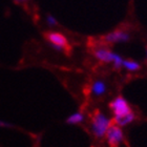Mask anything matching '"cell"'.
Here are the masks:
<instances>
[{"instance_id":"obj_1","label":"cell","mask_w":147,"mask_h":147,"mask_svg":"<svg viewBox=\"0 0 147 147\" xmlns=\"http://www.w3.org/2000/svg\"><path fill=\"white\" fill-rule=\"evenodd\" d=\"M111 121L104 113H97L92 121V131L96 138H103L109 128Z\"/></svg>"},{"instance_id":"obj_2","label":"cell","mask_w":147,"mask_h":147,"mask_svg":"<svg viewBox=\"0 0 147 147\" xmlns=\"http://www.w3.org/2000/svg\"><path fill=\"white\" fill-rule=\"evenodd\" d=\"M95 57L98 60L105 63H113L116 68L122 67L123 59L122 57L116 53L111 52L107 49H97L95 51Z\"/></svg>"},{"instance_id":"obj_3","label":"cell","mask_w":147,"mask_h":147,"mask_svg":"<svg viewBox=\"0 0 147 147\" xmlns=\"http://www.w3.org/2000/svg\"><path fill=\"white\" fill-rule=\"evenodd\" d=\"M110 108L113 110L115 119L116 118H121V117H124L126 115H128V113H132L127 101L122 97H118V98L115 99L110 103Z\"/></svg>"},{"instance_id":"obj_4","label":"cell","mask_w":147,"mask_h":147,"mask_svg":"<svg viewBox=\"0 0 147 147\" xmlns=\"http://www.w3.org/2000/svg\"><path fill=\"white\" fill-rule=\"evenodd\" d=\"M45 37L47 41L49 42V44H51V46L56 51L61 52L65 49V46L67 45V39L61 33L49 32V33H46Z\"/></svg>"},{"instance_id":"obj_5","label":"cell","mask_w":147,"mask_h":147,"mask_svg":"<svg viewBox=\"0 0 147 147\" xmlns=\"http://www.w3.org/2000/svg\"><path fill=\"white\" fill-rule=\"evenodd\" d=\"M106 137H107L108 143L113 147L121 144L123 142V139H124L122 129L118 125H110L106 131Z\"/></svg>"},{"instance_id":"obj_6","label":"cell","mask_w":147,"mask_h":147,"mask_svg":"<svg viewBox=\"0 0 147 147\" xmlns=\"http://www.w3.org/2000/svg\"><path fill=\"white\" fill-rule=\"evenodd\" d=\"M130 39V35L125 31H115L105 36V41L109 43L127 42Z\"/></svg>"},{"instance_id":"obj_7","label":"cell","mask_w":147,"mask_h":147,"mask_svg":"<svg viewBox=\"0 0 147 147\" xmlns=\"http://www.w3.org/2000/svg\"><path fill=\"white\" fill-rule=\"evenodd\" d=\"M106 92V84L101 80H97L92 83V95L96 97H100V96L104 95Z\"/></svg>"},{"instance_id":"obj_8","label":"cell","mask_w":147,"mask_h":147,"mask_svg":"<svg viewBox=\"0 0 147 147\" xmlns=\"http://www.w3.org/2000/svg\"><path fill=\"white\" fill-rule=\"evenodd\" d=\"M134 120H135V115H134V113H130L124 117H121V118H116L115 123H116V125L122 127V126H126L130 124Z\"/></svg>"},{"instance_id":"obj_9","label":"cell","mask_w":147,"mask_h":147,"mask_svg":"<svg viewBox=\"0 0 147 147\" xmlns=\"http://www.w3.org/2000/svg\"><path fill=\"white\" fill-rule=\"evenodd\" d=\"M84 121V115L82 113H71V116L66 119V123L67 124H71V125H75V124H79V123L83 122Z\"/></svg>"},{"instance_id":"obj_10","label":"cell","mask_w":147,"mask_h":147,"mask_svg":"<svg viewBox=\"0 0 147 147\" xmlns=\"http://www.w3.org/2000/svg\"><path fill=\"white\" fill-rule=\"evenodd\" d=\"M122 67L126 68L129 71H137L140 69V64L132 60H123Z\"/></svg>"},{"instance_id":"obj_11","label":"cell","mask_w":147,"mask_h":147,"mask_svg":"<svg viewBox=\"0 0 147 147\" xmlns=\"http://www.w3.org/2000/svg\"><path fill=\"white\" fill-rule=\"evenodd\" d=\"M46 23H47L49 26H56V25H58V21H57V19L52 15L46 16Z\"/></svg>"},{"instance_id":"obj_12","label":"cell","mask_w":147,"mask_h":147,"mask_svg":"<svg viewBox=\"0 0 147 147\" xmlns=\"http://www.w3.org/2000/svg\"><path fill=\"white\" fill-rule=\"evenodd\" d=\"M0 127L1 128H11V127H13V124H11V123L9 122H5V121H2V120H0Z\"/></svg>"},{"instance_id":"obj_13","label":"cell","mask_w":147,"mask_h":147,"mask_svg":"<svg viewBox=\"0 0 147 147\" xmlns=\"http://www.w3.org/2000/svg\"><path fill=\"white\" fill-rule=\"evenodd\" d=\"M16 3H24V2H28V0H14Z\"/></svg>"},{"instance_id":"obj_14","label":"cell","mask_w":147,"mask_h":147,"mask_svg":"<svg viewBox=\"0 0 147 147\" xmlns=\"http://www.w3.org/2000/svg\"><path fill=\"white\" fill-rule=\"evenodd\" d=\"M146 56H147V49H146Z\"/></svg>"}]
</instances>
